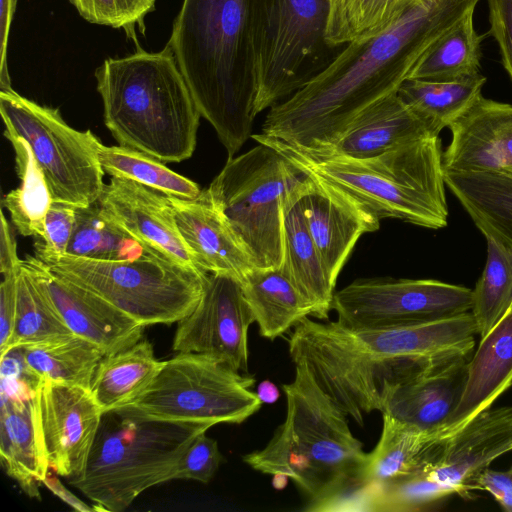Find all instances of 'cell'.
Instances as JSON below:
<instances>
[{
	"label": "cell",
	"mask_w": 512,
	"mask_h": 512,
	"mask_svg": "<svg viewBox=\"0 0 512 512\" xmlns=\"http://www.w3.org/2000/svg\"><path fill=\"white\" fill-rule=\"evenodd\" d=\"M474 486L488 492L502 510L512 512V466L503 471L484 468L475 477Z\"/></svg>",
	"instance_id": "45"
},
{
	"label": "cell",
	"mask_w": 512,
	"mask_h": 512,
	"mask_svg": "<svg viewBox=\"0 0 512 512\" xmlns=\"http://www.w3.org/2000/svg\"><path fill=\"white\" fill-rule=\"evenodd\" d=\"M481 73L455 81L406 79L397 93L435 136L463 115L482 94Z\"/></svg>",
	"instance_id": "32"
},
{
	"label": "cell",
	"mask_w": 512,
	"mask_h": 512,
	"mask_svg": "<svg viewBox=\"0 0 512 512\" xmlns=\"http://www.w3.org/2000/svg\"><path fill=\"white\" fill-rule=\"evenodd\" d=\"M306 177L277 150L258 143L228 158L207 188L255 268L282 266L285 204Z\"/></svg>",
	"instance_id": "9"
},
{
	"label": "cell",
	"mask_w": 512,
	"mask_h": 512,
	"mask_svg": "<svg viewBox=\"0 0 512 512\" xmlns=\"http://www.w3.org/2000/svg\"><path fill=\"white\" fill-rule=\"evenodd\" d=\"M97 156L103 171L155 189L168 197L195 199L201 193L192 180L174 172L160 160L124 146L98 145Z\"/></svg>",
	"instance_id": "37"
},
{
	"label": "cell",
	"mask_w": 512,
	"mask_h": 512,
	"mask_svg": "<svg viewBox=\"0 0 512 512\" xmlns=\"http://www.w3.org/2000/svg\"><path fill=\"white\" fill-rule=\"evenodd\" d=\"M293 363L294 379L282 385L285 421L263 449L244 455L243 461L264 474L286 475L309 498V510H322L351 487H360L368 453L306 364Z\"/></svg>",
	"instance_id": "4"
},
{
	"label": "cell",
	"mask_w": 512,
	"mask_h": 512,
	"mask_svg": "<svg viewBox=\"0 0 512 512\" xmlns=\"http://www.w3.org/2000/svg\"><path fill=\"white\" fill-rule=\"evenodd\" d=\"M251 137L277 150L301 172L348 192L380 220L396 218L429 229H441L448 224L439 136L367 158L332 151H304L262 133Z\"/></svg>",
	"instance_id": "5"
},
{
	"label": "cell",
	"mask_w": 512,
	"mask_h": 512,
	"mask_svg": "<svg viewBox=\"0 0 512 512\" xmlns=\"http://www.w3.org/2000/svg\"><path fill=\"white\" fill-rule=\"evenodd\" d=\"M445 183L484 236L512 247L511 173H445Z\"/></svg>",
	"instance_id": "27"
},
{
	"label": "cell",
	"mask_w": 512,
	"mask_h": 512,
	"mask_svg": "<svg viewBox=\"0 0 512 512\" xmlns=\"http://www.w3.org/2000/svg\"><path fill=\"white\" fill-rule=\"evenodd\" d=\"M168 46L201 117L234 157L256 117L250 0H184Z\"/></svg>",
	"instance_id": "3"
},
{
	"label": "cell",
	"mask_w": 512,
	"mask_h": 512,
	"mask_svg": "<svg viewBox=\"0 0 512 512\" xmlns=\"http://www.w3.org/2000/svg\"><path fill=\"white\" fill-rule=\"evenodd\" d=\"M474 11L458 21L427 52L409 78L455 81L480 73L481 42L474 27Z\"/></svg>",
	"instance_id": "34"
},
{
	"label": "cell",
	"mask_w": 512,
	"mask_h": 512,
	"mask_svg": "<svg viewBox=\"0 0 512 512\" xmlns=\"http://www.w3.org/2000/svg\"><path fill=\"white\" fill-rule=\"evenodd\" d=\"M102 416L90 390L40 380L34 393L35 429L49 468L69 480L81 476Z\"/></svg>",
	"instance_id": "15"
},
{
	"label": "cell",
	"mask_w": 512,
	"mask_h": 512,
	"mask_svg": "<svg viewBox=\"0 0 512 512\" xmlns=\"http://www.w3.org/2000/svg\"><path fill=\"white\" fill-rule=\"evenodd\" d=\"M262 337L275 340L312 309L281 267L253 268L241 282Z\"/></svg>",
	"instance_id": "29"
},
{
	"label": "cell",
	"mask_w": 512,
	"mask_h": 512,
	"mask_svg": "<svg viewBox=\"0 0 512 512\" xmlns=\"http://www.w3.org/2000/svg\"><path fill=\"white\" fill-rule=\"evenodd\" d=\"M67 334L72 332L47 290L22 260L18 275L15 324L7 354L14 349Z\"/></svg>",
	"instance_id": "35"
},
{
	"label": "cell",
	"mask_w": 512,
	"mask_h": 512,
	"mask_svg": "<svg viewBox=\"0 0 512 512\" xmlns=\"http://www.w3.org/2000/svg\"><path fill=\"white\" fill-rule=\"evenodd\" d=\"M487 257L483 272L472 290L471 313L477 334L484 337L512 305V247L484 236Z\"/></svg>",
	"instance_id": "38"
},
{
	"label": "cell",
	"mask_w": 512,
	"mask_h": 512,
	"mask_svg": "<svg viewBox=\"0 0 512 512\" xmlns=\"http://www.w3.org/2000/svg\"><path fill=\"white\" fill-rule=\"evenodd\" d=\"M98 201L106 215L143 246L202 271L179 231L168 196L135 181L111 177Z\"/></svg>",
	"instance_id": "18"
},
{
	"label": "cell",
	"mask_w": 512,
	"mask_h": 512,
	"mask_svg": "<svg viewBox=\"0 0 512 512\" xmlns=\"http://www.w3.org/2000/svg\"><path fill=\"white\" fill-rule=\"evenodd\" d=\"M512 385V305L482 338L467 366L461 399L441 441L464 429Z\"/></svg>",
	"instance_id": "23"
},
{
	"label": "cell",
	"mask_w": 512,
	"mask_h": 512,
	"mask_svg": "<svg viewBox=\"0 0 512 512\" xmlns=\"http://www.w3.org/2000/svg\"><path fill=\"white\" fill-rule=\"evenodd\" d=\"M379 441L367 459L360 487H379L419 471L440 439L382 413Z\"/></svg>",
	"instance_id": "28"
},
{
	"label": "cell",
	"mask_w": 512,
	"mask_h": 512,
	"mask_svg": "<svg viewBox=\"0 0 512 512\" xmlns=\"http://www.w3.org/2000/svg\"><path fill=\"white\" fill-rule=\"evenodd\" d=\"M468 357L436 361L396 386L382 413L423 432L441 435L465 386Z\"/></svg>",
	"instance_id": "21"
},
{
	"label": "cell",
	"mask_w": 512,
	"mask_h": 512,
	"mask_svg": "<svg viewBox=\"0 0 512 512\" xmlns=\"http://www.w3.org/2000/svg\"><path fill=\"white\" fill-rule=\"evenodd\" d=\"M23 262L45 287L70 331L100 347L105 355L143 338L146 326L103 298L55 273L35 256Z\"/></svg>",
	"instance_id": "19"
},
{
	"label": "cell",
	"mask_w": 512,
	"mask_h": 512,
	"mask_svg": "<svg viewBox=\"0 0 512 512\" xmlns=\"http://www.w3.org/2000/svg\"><path fill=\"white\" fill-rule=\"evenodd\" d=\"M76 222V206L52 201L45 218V235L35 245L52 253H66Z\"/></svg>",
	"instance_id": "42"
},
{
	"label": "cell",
	"mask_w": 512,
	"mask_h": 512,
	"mask_svg": "<svg viewBox=\"0 0 512 512\" xmlns=\"http://www.w3.org/2000/svg\"><path fill=\"white\" fill-rule=\"evenodd\" d=\"M443 151L445 173L512 174V104L482 94L453 122Z\"/></svg>",
	"instance_id": "20"
},
{
	"label": "cell",
	"mask_w": 512,
	"mask_h": 512,
	"mask_svg": "<svg viewBox=\"0 0 512 512\" xmlns=\"http://www.w3.org/2000/svg\"><path fill=\"white\" fill-rule=\"evenodd\" d=\"M95 76L105 125L119 145L163 162L192 156L201 115L168 45L108 58Z\"/></svg>",
	"instance_id": "6"
},
{
	"label": "cell",
	"mask_w": 512,
	"mask_h": 512,
	"mask_svg": "<svg viewBox=\"0 0 512 512\" xmlns=\"http://www.w3.org/2000/svg\"><path fill=\"white\" fill-rule=\"evenodd\" d=\"M4 136L24 139L40 166L53 201L76 207L96 202L104 188L97 150L90 130L69 126L59 110L29 100L12 88L0 91Z\"/></svg>",
	"instance_id": "12"
},
{
	"label": "cell",
	"mask_w": 512,
	"mask_h": 512,
	"mask_svg": "<svg viewBox=\"0 0 512 512\" xmlns=\"http://www.w3.org/2000/svg\"><path fill=\"white\" fill-rule=\"evenodd\" d=\"M472 289L433 279H358L335 291L337 321L351 329H388L470 312Z\"/></svg>",
	"instance_id": "13"
},
{
	"label": "cell",
	"mask_w": 512,
	"mask_h": 512,
	"mask_svg": "<svg viewBox=\"0 0 512 512\" xmlns=\"http://www.w3.org/2000/svg\"><path fill=\"white\" fill-rule=\"evenodd\" d=\"M480 0H415L383 32L347 43L304 87L272 106L262 134L304 151L331 149L353 119L400 85Z\"/></svg>",
	"instance_id": "1"
},
{
	"label": "cell",
	"mask_w": 512,
	"mask_h": 512,
	"mask_svg": "<svg viewBox=\"0 0 512 512\" xmlns=\"http://www.w3.org/2000/svg\"><path fill=\"white\" fill-rule=\"evenodd\" d=\"M88 22L128 30L154 9L155 0H69Z\"/></svg>",
	"instance_id": "40"
},
{
	"label": "cell",
	"mask_w": 512,
	"mask_h": 512,
	"mask_svg": "<svg viewBox=\"0 0 512 512\" xmlns=\"http://www.w3.org/2000/svg\"><path fill=\"white\" fill-rule=\"evenodd\" d=\"M19 271L20 269L2 273L3 279L0 285L1 358L7 354L8 346L14 330L17 308V285Z\"/></svg>",
	"instance_id": "44"
},
{
	"label": "cell",
	"mask_w": 512,
	"mask_h": 512,
	"mask_svg": "<svg viewBox=\"0 0 512 512\" xmlns=\"http://www.w3.org/2000/svg\"><path fill=\"white\" fill-rule=\"evenodd\" d=\"M12 144L20 186L2 200L12 223L24 237L45 235V218L53 201L45 176L29 144L22 138L5 136Z\"/></svg>",
	"instance_id": "33"
},
{
	"label": "cell",
	"mask_w": 512,
	"mask_h": 512,
	"mask_svg": "<svg viewBox=\"0 0 512 512\" xmlns=\"http://www.w3.org/2000/svg\"><path fill=\"white\" fill-rule=\"evenodd\" d=\"M34 393L29 387L1 386L0 459L6 474L22 491L39 500V488L50 468L37 440Z\"/></svg>",
	"instance_id": "24"
},
{
	"label": "cell",
	"mask_w": 512,
	"mask_h": 512,
	"mask_svg": "<svg viewBox=\"0 0 512 512\" xmlns=\"http://www.w3.org/2000/svg\"><path fill=\"white\" fill-rule=\"evenodd\" d=\"M255 322L242 283L226 274H209L195 309L177 324V353L209 355L233 370L248 372V329Z\"/></svg>",
	"instance_id": "14"
},
{
	"label": "cell",
	"mask_w": 512,
	"mask_h": 512,
	"mask_svg": "<svg viewBox=\"0 0 512 512\" xmlns=\"http://www.w3.org/2000/svg\"><path fill=\"white\" fill-rule=\"evenodd\" d=\"M149 247L121 229L96 202L86 207H76V222L67 248V254L97 260H132Z\"/></svg>",
	"instance_id": "36"
},
{
	"label": "cell",
	"mask_w": 512,
	"mask_h": 512,
	"mask_svg": "<svg viewBox=\"0 0 512 512\" xmlns=\"http://www.w3.org/2000/svg\"><path fill=\"white\" fill-rule=\"evenodd\" d=\"M307 177L285 204L282 268L310 305L311 316L327 320L332 310L335 285L328 278L299 206V198Z\"/></svg>",
	"instance_id": "26"
},
{
	"label": "cell",
	"mask_w": 512,
	"mask_h": 512,
	"mask_svg": "<svg viewBox=\"0 0 512 512\" xmlns=\"http://www.w3.org/2000/svg\"><path fill=\"white\" fill-rule=\"evenodd\" d=\"M43 485H45L53 494H55L58 498H60L76 511H95L94 507L88 506L85 502L76 497L61 483V481L56 476L51 475L49 472L43 480Z\"/></svg>",
	"instance_id": "48"
},
{
	"label": "cell",
	"mask_w": 512,
	"mask_h": 512,
	"mask_svg": "<svg viewBox=\"0 0 512 512\" xmlns=\"http://www.w3.org/2000/svg\"><path fill=\"white\" fill-rule=\"evenodd\" d=\"M168 198L179 231L197 266L208 274H226L242 282L255 267L207 189L191 200Z\"/></svg>",
	"instance_id": "22"
},
{
	"label": "cell",
	"mask_w": 512,
	"mask_h": 512,
	"mask_svg": "<svg viewBox=\"0 0 512 512\" xmlns=\"http://www.w3.org/2000/svg\"><path fill=\"white\" fill-rule=\"evenodd\" d=\"M415 0H329L327 41L343 46L390 27Z\"/></svg>",
	"instance_id": "39"
},
{
	"label": "cell",
	"mask_w": 512,
	"mask_h": 512,
	"mask_svg": "<svg viewBox=\"0 0 512 512\" xmlns=\"http://www.w3.org/2000/svg\"><path fill=\"white\" fill-rule=\"evenodd\" d=\"M477 327L470 312L388 329H351L303 318L288 341L324 393L358 425L383 410L390 392L428 365L469 357Z\"/></svg>",
	"instance_id": "2"
},
{
	"label": "cell",
	"mask_w": 512,
	"mask_h": 512,
	"mask_svg": "<svg viewBox=\"0 0 512 512\" xmlns=\"http://www.w3.org/2000/svg\"><path fill=\"white\" fill-rule=\"evenodd\" d=\"M35 257L144 326L170 325L188 316L199 303L209 276L153 249L132 260L97 261L35 245Z\"/></svg>",
	"instance_id": "8"
},
{
	"label": "cell",
	"mask_w": 512,
	"mask_h": 512,
	"mask_svg": "<svg viewBox=\"0 0 512 512\" xmlns=\"http://www.w3.org/2000/svg\"><path fill=\"white\" fill-rule=\"evenodd\" d=\"M209 428L105 412L83 474L69 483L95 511H123L148 488L174 480L186 449Z\"/></svg>",
	"instance_id": "7"
},
{
	"label": "cell",
	"mask_w": 512,
	"mask_h": 512,
	"mask_svg": "<svg viewBox=\"0 0 512 512\" xmlns=\"http://www.w3.org/2000/svg\"><path fill=\"white\" fill-rule=\"evenodd\" d=\"M222 460L218 442L203 432L192 441L183 454L175 479L195 480L207 484L214 477Z\"/></svg>",
	"instance_id": "41"
},
{
	"label": "cell",
	"mask_w": 512,
	"mask_h": 512,
	"mask_svg": "<svg viewBox=\"0 0 512 512\" xmlns=\"http://www.w3.org/2000/svg\"><path fill=\"white\" fill-rule=\"evenodd\" d=\"M491 35L499 46L501 62L512 81V0H487Z\"/></svg>",
	"instance_id": "43"
},
{
	"label": "cell",
	"mask_w": 512,
	"mask_h": 512,
	"mask_svg": "<svg viewBox=\"0 0 512 512\" xmlns=\"http://www.w3.org/2000/svg\"><path fill=\"white\" fill-rule=\"evenodd\" d=\"M288 479L289 478L286 475L275 474L273 475V486L276 489H283L286 486Z\"/></svg>",
	"instance_id": "50"
},
{
	"label": "cell",
	"mask_w": 512,
	"mask_h": 512,
	"mask_svg": "<svg viewBox=\"0 0 512 512\" xmlns=\"http://www.w3.org/2000/svg\"><path fill=\"white\" fill-rule=\"evenodd\" d=\"M22 260L17 254V244L10 225L1 212L0 227V271L1 273L19 270Z\"/></svg>",
	"instance_id": "47"
},
{
	"label": "cell",
	"mask_w": 512,
	"mask_h": 512,
	"mask_svg": "<svg viewBox=\"0 0 512 512\" xmlns=\"http://www.w3.org/2000/svg\"><path fill=\"white\" fill-rule=\"evenodd\" d=\"M435 136L429 126L393 92L360 112L329 150L353 158L379 155Z\"/></svg>",
	"instance_id": "25"
},
{
	"label": "cell",
	"mask_w": 512,
	"mask_h": 512,
	"mask_svg": "<svg viewBox=\"0 0 512 512\" xmlns=\"http://www.w3.org/2000/svg\"><path fill=\"white\" fill-rule=\"evenodd\" d=\"M253 376L201 353H177L147 388L114 411L149 420L210 427L240 424L258 412L261 400Z\"/></svg>",
	"instance_id": "11"
},
{
	"label": "cell",
	"mask_w": 512,
	"mask_h": 512,
	"mask_svg": "<svg viewBox=\"0 0 512 512\" xmlns=\"http://www.w3.org/2000/svg\"><path fill=\"white\" fill-rule=\"evenodd\" d=\"M19 349L26 368L39 381L50 380L87 390L105 356L100 347L73 333Z\"/></svg>",
	"instance_id": "31"
},
{
	"label": "cell",
	"mask_w": 512,
	"mask_h": 512,
	"mask_svg": "<svg viewBox=\"0 0 512 512\" xmlns=\"http://www.w3.org/2000/svg\"><path fill=\"white\" fill-rule=\"evenodd\" d=\"M164 363L155 357L152 344L142 338L133 346L102 358L90 392L103 413L115 410L137 398Z\"/></svg>",
	"instance_id": "30"
},
{
	"label": "cell",
	"mask_w": 512,
	"mask_h": 512,
	"mask_svg": "<svg viewBox=\"0 0 512 512\" xmlns=\"http://www.w3.org/2000/svg\"><path fill=\"white\" fill-rule=\"evenodd\" d=\"M256 394L262 403H275L280 397V391L270 380L261 381L256 389Z\"/></svg>",
	"instance_id": "49"
},
{
	"label": "cell",
	"mask_w": 512,
	"mask_h": 512,
	"mask_svg": "<svg viewBox=\"0 0 512 512\" xmlns=\"http://www.w3.org/2000/svg\"><path fill=\"white\" fill-rule=\"evenodd\" d=\"M307 176L299 206L328 278L336 285L358 239L378 230L380 219L343 189Z\"/></svg>",
	"instance_id": "17"
},
{
	"label": "cell",
	"mask_w": 512,
	"mask_h": 512,
	"mask_svg": "<svg viewBox=\"0 0 512 512\" xmlns=\"http://www.w3.org/2000/svg\"><path fill=\"white\" fill-rule=\"evenodd\" d=\"M1 1V21H0V88L10 89L11 81L7 65V45L11 22L15 13L17 0H0Z\"/></svg>",
	"instance_id": "46"
},
{
	"label": "cell",
	"mask_w": 512,
	"mask_h": 512,
	"mask_svg": "<svg viewBox=\"0 0 512 512\" xmlns=\"http://www.w3.org/2000/svg\"><path fill=\"white\" fill-rule=\"evenodd\" d=\"M512 451V406L489 409L464 429L439 441L417 471L436 504L456 494L471 499L475 477Z\"/></svg>",
	"instance_id": "16"
},
{
	"label": "cell",
	"mask_w": 512,
	"mask_h": 512,
	"mask_svg": "<svg viewBox=\"0 0 512 512\" xmlns=\"http://www.w3.org/2000/svg\"><path fill=\"white\" fill-rule=\"evenodd\" d=\"M329 12V0H250L256 115L296 93L344 49L327 41Z\"/></svg>",
	"instance_id": "10"
}]
</instances>
